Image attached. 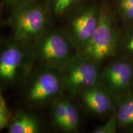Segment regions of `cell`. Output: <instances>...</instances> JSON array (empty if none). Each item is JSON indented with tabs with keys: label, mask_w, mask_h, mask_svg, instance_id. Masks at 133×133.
I'll use <instances>...</instances> for the list:
<instances>
[{
	"label": "cell",
	"mask_w": 133,
	"mask_h": 133,
	"mask_svg": "<svg viewBox=\"0 0 133 133\" xmlns=\"http://www.w3.org/2000/svg\"><path fill=\"white\" fill-rule=\"evenodd\" d=\"M8 22L14 39L23 45L29 44L45 33L48 24V8L36 0H29L13 8Z\"/></svg>",
	"instance_id": "6da1fadb"
},
{
	"label": "cell",
	"mask_w": 133,
	"mask_h": 133,
	"mask_svg": "<svg viewBox=\"0 0 133 133\" xmlns=\"http://www.w3.org/2000/svg\"><path fill=\"white\" fill-rule=\"evenodd\" d=\"M36 51L41 62L53 69H64L73 60L70 41L58 30L44 33L38 39Z\"/></svg>",
	"instance_id": "7a4b0ae2"
},
{
	"label": "cell",
	"mask_w": 133,
	"mask_h": 133,
	"mask_svg": "<svg viewBox=\"0 0 133 133\" xmlns=\"http://www.w3.org/2000/svg\"><path fill=\"white\" fill-rule=\"evenodd\" d=\"M115 43V35L110 17L107 9L102 8L99 11L97 29L84 46V53L90 61H102L112 54Z\"/></svg>",
	"instance_id": "3957f363"
},
{
	"label": "cell",
	"mask_w": 133,
	"mask_h": 133,
	"mask_svg": "<svg viewBox=\"0 0 133 133\" xmlns=\"http://www.w3.org/2000/svg\"><path fill=\"white\" fill-rule=\"evenodd\" d=\"M25 59L23 44L15 39L0 41V90L17 79Z\"/></svg>",
	"instance_id": "277c9868"
},
{
	"label": "cell",
	"mask_w": 133,
	"mask_h": 133,
	"mask_svg": "<svg viewBox=\"0 0 133 133\" xmlns=\"http://www.w3.org/2000/svg\"><path fill=\"white\" fill-rule=\"evenodd\" d=\"M64 69L63 84L71 93L93 87L97 81L98 70L89 61L72 60Z\"/></svg>",
	"instance_id": "5b68a950"
},
{
	"label": "cell",
	"mask_w": 133,
	"mask_h": 133,
	"mask_svg": "<svg viewBox=\"0 0 133 133\" xmlns=\"http://www.w3.org/2000/svg\"><path fill=\"white\" fill-rule=\"evenodd\" d=\"M62 78L57 73L46 70L34 78L29 88L27 98L33 104L47 102L59 94L62 86Z\"/></svg>",
	"instance_id": "8992f818"
},
{
	"label": "cell",
	"mask_w": 133,
	"mask_h": 133,
	"mask_svg": "<svg viewBox=\"0 0 133 133\" xmlns=\"http://www.w3.org/2000/svg\"><path fill=\"white\" fill-rule=\"evenodd\" d=\"M99 11L94 8H89L78 14L71 21V29L73 34L76 39L84 46L97 29Z\"/></svg>",
	"instance_id": "52a82bcc"
},
{
	"label": "cell",
	"mask_w": 133,
	"mask_h": 133,
	"mask_svg": "<svg viewBox=\"0 0 133 133\" xmlns=\"http://www.w3.org/2000/svg\"><path fill=\"white\" fill-rule=\"evenodd\" d=\"M132 74V69L129 64L117 62L105 70L104 77L111 88L118 90L129 85Z\"/></svg>",
	"instance_id": "ba28073f"
},
{
	"label": "cell",
	"mask_w": 133,
	"mask_h": 133,
	"mask_svg": "<svg viewBox=\"0 0 133 133\" xmlns=\"http://www.w3.org/2000/svg\"><path fill=\"white\" fill-rule=\"evenodd\" d=\"M82 99L86 107L96 114H105L111 108L110 99L107 94L94 86L84 90Z\"/></svg>",
	"instance_id": "9c48e42d"
},
{
	"label": "cell",
	"mask_w": 133,
	"mask_h": 133,
	"mask_svg": "<svg viewBox=\"0 0 133 133\" xmlns=\"http://www.w3.org/2000/svg\"><path fill=\"white\" fill-rule=\"evenodd\" d=\"M9 133H36L39 130L38 121L34 116L19 113L11 118L7 126Z\"/></svg>",
	"instance_id": "30bf717a"
},
{
	"label": "cell",
	"mask_w": 133,
	"mask_h": 133,
	"mask_svg": "<svg viewBox=\"0 0 133 133\" xmlns=\"http://www.w3.org/2000/svg\"><path fill=\"white\" fill-rule=\"evenodd\" d=\"M116 117L121 126H128L133 124V97L126 99L120 105Z\"/></svg>",
	"instance_id": "8fae6325"
},
{
	"label": "cell",
	"mask_w": 133,
	"mask_h": 133,
	"mask_svg": "<svg viewBox=\"0 0 133 133\" xmlns=\"http://www.w3.org/2000/svg\"><path fill=\"white\" fill-rule=\"evenodd\" d=\"M79 0H48L49 11L57 17L63 16L68 12Z\"/></svg>",
	"instance_id": "7c38bea8"
},
{
	"label": "cell",
	"mask_w": 133,
	"mask_h": 133,
	"mask_svg": "<svg viewBox=\"0 0 133 133\" xmlns=\"http://www.w3.org/2000/svg\"><path fill=\"white\" fill-rule=\"evenodd\" d=\"M66 113L62 128L66 131H72L77 128L79 124V115L77 110L69 101H65Z\"/></svg>",
	"instance_id": "4fadbf2b"
},
{
	"label": "cell",
	"mask_w": 133,
	"mask_h": 133,
	"mask_svg": "<svg viewBox=\"0 0 133 133\" xmlns=\"http://www.w3.org/2000/svg\"><path fill=\"white\" fill-rule=\"evenodd\" d=\"M66 113L65 101H60L55 104L53 109L52 116L55 124L62 128Z\"/></svg>",
	"instance_id": "5bb4252c"
},
{
	"label": "cell",
	"mask_w": 133,
	"mask_h": 133,
	"mask_svg": "<svg viewBox=\"0 0 133 133\" xmlns=\"http://www.w3.org/2000/svg\"><path fill=\"white\" fill-rule=\"evenodd\" d=\"M11 119V113L0 90V131L7 127Z\"/></svg>",
	"instance_id": "9a60e30c"
},
{
	"label": "cell",
	"mask_w": 133,
	"mask_h": 133,
	"mask_svg": "<svg viewBox=\"0 0 133 133\" xmlns=\"http://www.w3.org/2000/svg\"><path fill=\"white\" fill-rule=\"evenodd\" d=\"M116 115H112L104 125L100 126L94 130L95 133H114L116 131V125L117 123Z\"/></svg>",
	"instance_id": "2e32d148"
},
{
	"label": "cell",
	"mask_w": 133,
	"mask_h": 133,
	"mask_svg": "<svg viewBox=\"0 0 133 133\" xmlns=\"http://www.w3.org/2000/svg\"><path fill=\"white\" fill-rule=\"evenodd\" d=\"M119 4L124 16L128 19H133V6L126 3H119Z\"/></svg>",
	"instance_id": "e0dca14e"
},
{
	"label": "cell",
	"mask_w": 133,
	"mask_h": 133,
	"mask_svg": "<svg viewBox=\"0 0 133 133\" xmlns=\"http://www.w3.org/2000/svg\"><path fill=\"white\" fill-rule=\"evenodd\" d=\"M28 1H29V0H4L5 3L8 6L12 8H16Z\"/></svg>",
	"instance_id": "ac0fdd59"
},
{
	"label": "cell",
	"mask_w": 133,
	"mask_h": 133,
	"mask_svg": "<svg viewBox=\"0 0 133 133\" xmlns=\"http://www.w3.org/2000/svg\"><path fill=\"white\" fill-rule=\"evenodd\" d=\"M119 3H126V4L133 6V0H120Z\"/></svg>",
	"instance_id": "d6986e66"
},
{
	"label": "cell",
	"mask_w": 133,
	"mask_h": 133,
	"mask_svg": "<svg viewBox=\"0 0 133 133\" xmlns=\"http://www.w3.org/2000/svg\"><path fill=\"white\" fill-rule=\"evenodd\" d=\"M128 48L130 51L133 52V38L129 41L128 44Z\"/></svg>",
	"instance_id": "ffe728a7"
}]
</instances>
